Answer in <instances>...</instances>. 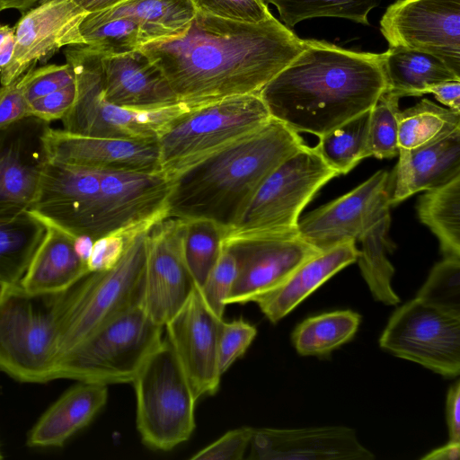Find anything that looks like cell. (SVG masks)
I'll return each mask as SVG.
<instances>
[{"instance_id": "4fadbf2b", "label": "cell", "mask_w": 460, "mask_h": 460, "mask_svg": "<svg viewBox=\"0 0 460 460\" xmlns=\"http://www.w3.org/2000/svg\"><path fill=\"white\" fill-rule=\"evenodd\" d=\"M392 180L379 170L349 192L299 219L297 235L320 252L358 241L390 216Z\"/></svg>"}, {"instance_id": "8992f818", "label": "cell", "mask_w": 460, "mask_h": 460, "mask_svg": "<svg viewBox=\"0 0 460 460\" xmlns=\"http://www.w3.org/2000/svg\"><path fill=\"white\" fill-rule=\"evenodd\" d=\"M339 175L314 147L304 146L262 181L238 218L226 230L222 244L244 238L297 234L305 207L323 185Z\"/></svg>"}, {"instance_id": "7bdbcfd3", "label": "cell", "mask_w": 460, "mask_h": 460, "mask_svg": "<svg viewBox=\"0 0 460 460\" xmlns=\"http://www.w3.org/2000/svg\"><path fill=\"white\" fill-rule=\"evenodd\" d=\"M256 334V328L242 318L230 322L223 320L217 344L218 367L221 375L245 353Z\"/></svg>"}, {"instance_id": "11a10c76", "label": "cell", "mask_w": 460, "mask_h": 460, "mask_svg": "<svg viewBox=\"0 0 460 460\" xmlns=\"http://www.w3.org/2000/svg\"><path fill=\"white\" fill-rule=\"evenodd\" d=\"M5 9H16L20 12L29 10L33 4L40 0H2Z\"/></svg>"}, {"instance_id": "74e56055", "label": "cell", "mask_w": 460, "mask_h": 460, "mask_svg": "<svg viewBox=\"0 0 460 460\" xmlns=\"http://www.w3.org/2000/svg\"><path fill=\"white\" fill-rule=\"evenodd\" d=\"M400 97L385 91L370 109L367 151L378 159L398 155V111Z\"/></svg>"}, {"instance_id": "44dd1931", "label": "cell", "mask_w": 460, "mask_h": 460, "mask_svg": "<svg viewBox=\"0 0 460 460\" xmlns=\"http://www.w3.org/2000/svg\"><path fill=\"white\" fill-rule=\"evenodd\" d=\"M249 459L371 460L375 456L352 429L324 426L305 429H253Z\"/></svg>"}, {"instance_id": "d4e9b609", "label": "cell", "mask_w": 460, "mask_h": 460, "mask_svg": "<svg viewBox=\"0 0 460 460\" xmlns=\"http://www.w3.org/2000/svg\"><path fill=\"white\" fill-rule=\"evenodd\" d=\"M42 221L46 225L45 235L20 281V286L31 295L64 292L89 273L86 263L75 250V236Z\"/></svg>"}, {"instance_id": "f1b7e54d", "label": "cell", "mask_w": 460, "mask_h": 460, "mask_svg": "<svg viewBox=\"0 0 460 460\" xmlns=\"http://www.w3.org/2000/svg\"><path fill=\"white\" fill-rule=\"evenodd\" d=\"M45 233V223L30 210L0 220V286L20 284Z\"/></svg>"}, {"instance_id": "e0dca14e", "label": "cell", "mask_w": 460, "mask_h": 460, "mask_svg": "<svg viewBox=\"0 0 460 460\" xmlns=\"http://www.w3.org/2000/svg\"><path fill=\"white\" fill-rule=\"evenodd\" d=\"M223 318L206 304L196 286L181 309L164 324L165 338L199 398L219 388L217 344Z\"/></svg>"}, {"instance_id": "277c9868", "label": "cell", "mask_w": 460, "mask_h": 460, "mask_svg": "<svg viewBox=\"0 0 460 460\" xmlns=\"http://www.w3.org/2000/svg\"><path fill=\"white\" fill-rule=\"evenodd\" d=\"M149 229L129 239L115 266L89 272L58 293L56 363L109 322L141 305Z\"/></svg>"}, {"instance_id": "d6986e66", "label": "cell", "mask_w": 460, "mask_h": 460, "mask_svg": "<svg viewBox=\"0 0 460 460\" xmlns=\"http://www.w3.org/2000/svg\"><path fill=\"white\" fill-rule=\"evenodd\" d=\"M49 123L29 117L0 131V220L31 209L48 160L42 135Z\"/></svg>"}, {"instance_id": "ba28073f", "label": "cell", "mask_w": 460, "mask_h": 460, "mask_svg": "<svg viewBox=\"0 0 460 460\" xmlns=\"http://www.w3.org/2000/svg\"><path fill=\"white\" fill-rule=\"evenodd\" d=\"M164 327L138 305L117 316L56 363L53 379L131 383L163 341Z\"/></svg>"}, {"instance_id": "83f0119b", "label": "cell", "mask_w": 460, "mask_h": 460, "mask_svg": "<svg viewBox=\"0 0 460 460\" xmlns=\"http://www.w3.org/2000/svg\"><path fill=\"white\" fill-rule=\"evenodd\" d=\"M383 68L386 91L400 98L421 96L428 87L436 84L460 81V75L438 58L400 47H389L383 53Z\"/></svg>"}, {"instance_id": "8d00e7d4", "label": "cell", "mask_w": 460, "mask_h": 460, "mask_svg": "<svg viewBox=\"0 0 460 460\" xmlns=\"http://www.w3.org/2000/svg\"><path fill=\"white\" fill-rule=\"evenodd\" d=\"M79 30L85 45L105 54L132 52L146 43L139 25L128 17L103 22H90L84 18Z\"/></svg>"}, {"instance_id": "2e32d148", "label": "cell", "mask_w": 460, "mask_h": 460, "mask_svg": "<svg viewBox=\"0 0 460 460\" xmlns=\"http://www.w3.org/2000/svg\"><path fill=\"white\" fill-rule=\"evenodd\" d=\"M222 246L233 253L237 267L226 305L254 302L320 252L297 234L238 239Z\"/></svg>"}, {"instance_id": "9a60e30c", "label": "cell", "mask_w": 460, "mask_h": 460, "mask_svg": "<svg viewBox=\"0 0 460 460\" xmlns=\"http://www.w3.org/2000/svg\"><path fill=\"white\" fill-rule=\"evenodd\" d=\"M184 219L166 217L146 234L141 306L163 327L196 287L184 259Z\"/></svg>"}, {"instance_id": "db71d44e", "label": "cell", "mask_w": 460, "mask_h": 460, "mask_svg": "<svg viewBox=\"0 0 460 460\" xmlns=\"http://www.w3.org/2000/svg\"><path fill=\"white\" fill-rule=\"evenodd\" d=\"M14 42V28L0 24V52Z\"/></svg>"}, {"instance_id": "ac0fdd59", "label": "cell", "mask_w": 460, "mask_h": 460, "mask_svg": "<svg viewBox=\"0 0 460 460\" xmlns=\"http://www.w3.org/2000/svg\"><path fill=\"white\" fill-rule=\"evenodd\" d=\"M87 14L74 0H44L20 18L10 62L0 69L1 85L20 78L63 47L84 44L79 26Z\"/></svg>"}, {"instance_id": "681fc988", "label": "cell", "mask_w": 460, "mask_h": 460, "mask_svg": "<svg viewBox=\"0 0 460 460\" xmlns=\"http://www.w3.org/2000/svg\"><path fill=\"white\" fill-rule=\"evenodd\" d=\"M432 93L448 109L460 113V81H447L428 87L424 94Z\"/></svg>"}, {"instance_id": "f907efd6", "label": "cell", "mask_w": 460, "mask_h": 460, "mask_svg": "<svg viewBox=\"0 0 460 460\" xmlns=\"http://www.w3.org/2000/svg\"><path fill=\"white\" fill-rule=\"evenodd\" d=\"M460 456V442L449 441L422 457L423 460H457Z\"/></svg>"}, {"instance_id": "603a6c76", "label": "cell", "mask_w": 460, "mask_h": 460, "mask_svg": "<svg viewBox=\"0 0 460 460\" xmlns=\"http://www.w3.org/2000/svg\"><path fill=\"white\" fill-rule=\"evenodd\" d=\"M398 155L391 206L460 175V129L424 147L399 150Z\"/></svg>"}, {"instance_id": "d6a6232c", "label": "cell", "mask_w": 460, "mask_h": 460, "mask_svg": "<svg viewBox=\"0 0 460 460\" xmlns=\"http://www.w3.org/2000/svg\"><path fill=\"white\" fill-rule=\"evenodd\" d=\"M390 216L384 217L358 240L362 249L357 261L375 299L387 305H394L400 302V298L391 285L394 268L386 257L390 250Z\"/></svg>"}, {"instance_id": "ffe728a7", "label": "cell", "mask_w": 460, "mask_h": 460, "mask_svg": "<svg viewBox=\"0 0 460 460\" xmlns=\"http://www.w3.org/2000/svg\"><path fill=\"white\" fill-rule=\"evenodd\" d=\"M48 160L100 169L160 172L156 140L89 137L47 126L42 135Z\"/></svg>"}, {"instance_id": "cb8c5ba5", "label": "cell", "mask_w": 460, "mask_h": 460, "mask_svg": "<svg viewBox=\"0 0 460 460\" xmlns=\"http://www.w3.org/2000/svg\"><path fill=\"white\" fill-rule=\"evenodd\" d=\"M355 242H348L320 252L298 266L279 286L258 297L264 315L276 323L333 275L358 260Z\"/></svg>"}, {"instance_id": "e575fe53", "label": "cell", "mask_w": 460, "mask_h": 460, "mask_svg": "<svg viewBox=\"0 0 460 460\" xmlns=\"http://www.w3.org/2000/svg\"><path fill=\"white\" fill-rule=\"evenodd\" d=\"M184 220V259L196 286L200 288L220 255L226 228L208 218Z\"/></svg>"}, {"instance_id": "816d5d0a", "label": "cell", "mask_w": 460, "mask_h": 460, "mask_svg": "<svg viewBox=\"0 0 460 460\" xmlns=\"http://www.w3.org/2000/svg\"><path fill=\"white\" fill-rule=\"evenodd\" d=\"M87 13L104 10L126 0H74Z\"/></svg>"}, {"instance_id": "7402d4cb", "label": "cell", "mask_w": 460, "mask_h": 460, "mask_svg": "<svg viewBox=\"0 0 460 460\" xmlns=\"http://www.w3.org/2000/svg\"><path fill=\"white\" fill-rule=\"evenodd\" d=\"M102 90L117 106L154 110L180 103L162 71L140 49L102 54Z\"/></svg>"}, {"instance_id": "5bb4252c", "label": "cell", "mask_w": 460, "mask_h": 460, "mask_svg": "<svg viewBox=\"0 0 460 460\" xmlns=\"http://www.w3.org/2000/svg\"><path fill=\"white\" fill-rule=\"evenodd\" d=\"M380 31L389 47L431 54L460 75V0H397Z\"/></svg>"}, {"instance_id": "f546056e", "label": "cell", "mask_w": 460, "mask_h": 460, "mask_svg": "<svg viewBox=\"0 0 460 460\" xmlns=\"http://www.w3.org/2000/svg\"><path fill=\"white\" fill-rule=\"evenodd\" d=\"M417 213L438 237L445 257L460 258V175L426 190L418 201Z\"/></svg>"}, {"instance_id": "ab89813d", "label": "cell", "mask_w": 460, "mask_h": 460, "mask_svg": "<svg viewBox=\"0 0 460 460\" xmlns=\"http://www.w3.org/2000/svg\"><path fill=\"white\" fill-rule=\"evenodd\" d=\"M237 267L233 253L222 246L220 255L203 285L199 288L211 311L223 318L226 299L235 281Z\"/></svg>"}, {"instance_id": "9f6ffc18", "label": "cell", "mask_w": 460, "mask_h": 460, "mask_svg": "<svg viewBox=\"0 0 460 460\" xmlns=\"http://www.w3.org/2000/svg\"><path fill=\"white\" fill-rule=\"evenodd\" d=\"M3 10H5V6H4L3 1L0 0V12H2Z\"/></svg>"}, {"instance_id": "f5cc1de1", "label": "cell", "mask_w": 460, "mask_h": 460, "mask_svg": "<svg viewBox=\"0 0 460 460\" xmlns=\"http://www.w3.org/2000/svg\"><path fill=\"white\" fill-rule=\"evenodd\" d=\"M94 240L86 235L75 236L74 245L75 250L79 258L87 263L90 257ZM87 265V264H86Z\"/></svg>"}, {"instance_id": "f35d334b", "label": "cell", "mask_w": 460, "mask_h": 460, "mask_svg": "<svg viewBox=\"0 0 460 460\" xmlns=\"http://www.w3.org/2000/svg\"><path fill=\"white\" fill-rule=\"evenodd\" d=\"M416 298L460 318V258L447 256L437 263Z\"/></svg>"}, {"instance_id": "7dc6e473", "label": "cell", "mask_w": 460, "mask_h": 460, "mask_svg": "<svg viewBox=\"0 0 460 460\" xmlns=\"http://www.w3.org/2000/svg\"><path fill=\"white\" fill-rule=\"evenodd\" d=\"M31 117L30 103L19 84V78L0 86V131Z\"/></svg>"}, {"instance_id": "f6af8a7d", "label": "cell", "mask_w": 460, "mask_h": 460, "mask_svg": "<svg viewBox=\"0 0 460 460\" xmlns=\"http://www.w3.org/2000/svg\"><path fill=\"white\" fill-rule=\"evenodd\" d=\"M142 231L145 230L118 231L94 240L86 263L89 272L106 270L115 266L121 258L129 239Z\"/></svg>"}, {"instance_id": "7c38bea8", "label": "cell", "mask_w": 460, "mask_h": 460, "mask_svg": "<svg viewBox=\"0 0 460 460\" xmlns=\"http://www.w3.org/2000/svg\"><path fill=\"white\" fill-rule=\"evenodd\" d=\"M380 347L446 377L460 373V318L414 298L391 315Z\"/></svg>"}, {"instance_id": "4316f807", "label": "cell", "mask_w": 460, "mask_h": 460, "mask_svg": "<svg viewBox=\"0 0 460 460\" xmlns=\"http://www.w3.org/2000/svg\"><path fill=\"white\" fill-rule=\"evenodd\" d=\"M196 13L191 0H126L112 7L89 13L84 19L103 22L120 17L130 18L139 25L148 43L182 33Z\"/></svg>"}, {"instance_id": "bcb514c9", "label": "cell", "mask_w": 460, "mask_h": 460, "mask_svg": "<svg viewBox=\"0 0 460 460\" xmlns=\"http://www.w3.org/2000/svg\"><path fill=\"white\" fill-rule=\"evenodd\" d=\"M77 98L76 80L75 83L42 96L30 103L31 117L49 124L62 119L74 106Z\"/></svg>"}, {"instance_id": "3957f363", "label": "cell", "mask_w": 460, "mask_h": 460, "mask_svg": "<svg viewBox=\"0 0 460 460\" xmlns=\"http://www.w3.org/2000/svg\"><path fill=\"white\" fill-rule=\"evenodd\" d=\"M305 146L297 132L271 118L173 179L167 217L208 218L226 230L268 175Z\"/></svg>"}, {"instance_id": "6f0895ef", "label": "cell", "mask_w": 460, "mask_h": 460, "mask_svg": "<svg viewBox=\"0 0 460 460\" xmlns=\"http://www.w3.org/2000/svg\"><path fill=\"white\" fill-rule=\"evenodd\" d=\"M4 288L5 287L0 286V297H1L2 294H3V292H4Z\"/></svg>"}, {"instance_id": "5b68a950", "label": "cell", "mask_w": 460, "mask_h": 460, "mask_svg": "<svg viewBox=\"0 0 460 460\" xmlns=\"http://www.w3.org/2000/svg\"><path fill=\"white\" fill-rule=\"evenodd\" d=\"M271 119L259 93L192 106L158 135L160 172L170 179L246 137Z\"/></svg>"}, {"instance_id": "4dcf8cb0", "label": "cell", "mask_w": 460, "mask_h": 460, "mask_svg": "<svg viewBox=\"0 0 460 460\" xmlns=\"http://www.w3.org/2000/svg\"><path fill=\"white\" fill-rule=\"evenodd\" d=\"M399 150H412L431 145L460 129V113L428 99L398 114Z\"/></svg>"}, {"instance_id": "52a82bcc", "label": "cell", "mask_w": 460, "mask_h": 460, "mask_svg": "<svg viewBox=\"0 0 460 460\" xmlns=\"http://www.w3.org/2000/svg\"><path fill=\"white\" fill-rule=\"evenodd\" d=\"M102 54L85 44L66 47L65 55L75 75L77 98L61 119L65 130L97 137L156 140L172 119L192 107L180 102L154 110H135L111 103L102 90Z\"/></svg>"}, {"instance_id": "680465c9", "label": "cell", "mask_w": 460, "mask_h": 460, "mask_svg": "<svg viewBox=\"0 0 460 460\" xmlns=\"http://www.w3.org/2000/svg\"><path fill=\"white\" fill-rule=\"evenodd\" d=\"M2 458H3V456H2L1 451H0V459H2Z\"/></svg>"}, {"instance_id": "7a4b0ae2", "label": "cell", "mask_w": 460, "mask_h": 460, "mask_svg": "<svg viewBox=\"0 0 460 460\" xmlns=\"http://www.w3.org/2000/svg\"><path fill=\"white\" fill-rule=\"evenodd\" d=\"M385 91L383 53L311 39L259 94L271 118L319 137L369 111Z\"/></svg>"}, {"instance_id": "c3c4849f", "label": "cell", "mask_w": 460, "mask_h": 460, "mask_svg": "<svg viewBox=\"0 0 460 460\" xmlns=\"http://www.w3.org/2000/svg\"><path fill=\"white\" fill-rule=\"evenodd\" d=\"M449 441L460 442V382L450 386L446 402Z\"/></svg>"}, {"instance_id": "d590c367", "label": "cell", "mask_w": 460, "mask_h": 460, "mask_svg": "<svg viewBox=\"0 0 460 460\" xmlns=\"http://www.w3.org/2000/svg\"><path fill=\"white\" fill-rule=\"evenodd\" d=\"M274 4L284 25L291 29L314 17H337L368 25V13L377 0H262Z\"/></svg>"}, {"instance_id": "60d3db41", "label": "cell", "mask_w": 460, "mask_h": 460, "mask_svg": "<svg viewBox=\"0 0 460 460\" xmlns=\"http://www.w3.org/2000/svg\"><path fill=\"white\" fill-rule=\"evenodd\" d=\"M75 82V75L68 62L33 67L19 78V84L29 103Z\"/></svg>"}, {"instance_id": "484cf974", "label": "cell", "mask_w": 460, "mask_h": 460, "mask_svg": "<svg viewBox=\"0 0 460 460\" xmlns=\"http://www.w3.org/2000/svg\"><path fill=\"white\" fill-rule=\"evenodd\" d=\"M107 386L78 382L70 387L34 424L27 444L35 447H62L104 407L108 400Z\"/></svg>"}, {"instance_id": "6da1fadb", "label": "cell", "mask_w": 460, "mask_h": 460, "mask_svg": "<svg viewBox=\"0 0 460 460\" xmlns=\"http://www.w3.org/2000/svg\"><path fill=\"white\" fill-rule=\"evenodd\" d=\"M300 39L274 16L257 22L197 11L181 34L140 48L189 106L259 93L302 50Z\"/></svg>"}, {"instance_id": "ee69618b", "label": "cell", "mask_w": 460, "mask_h": 460, "mask_svg": "<svg viewBox=\"0 0 460 460\" xmlns=\"http://www.w3.org/2000/svg\"><path fill=\"white\" fill-rule=\"evenodd\" d=\"M253 433V428L241 427L227 431L218 439L195 453L192 460H240L243 457Z\"/></svg>"}, {"instance_id": "8fae6325", "label": "cell", "mask_w": 460, "mask_h": 460, "mask_svg": "<svg viewBox=\"0 0 460 460\" xmlns=\"http://www.w3.org/2000/svg\"><path fill=\"white\" fill-rule=\"evenodd\" d=\"M58 293L31 295L20 284L0 297V370L27 383L52 381Z\"/></svg>"}, {"instance_id": "9c48e42d", "label": "cell", "mask_w": 460, "mask_h": 460, "mask_svg": "<svg viewBox=\"0 0 460 460\" xmlns=\"http://www.w3.org/2000/svg\"><path fill=\"white\" fill-rule=\"evenodd\" d=\"M131 384L136 394L137 429L146 447L168 451L190 438L196 426L198 397L165 337Z\"/></svg>"}, {"instance_id": "1f68e13d", "label": "cell", "mask_w": 460, "mask_h": 460, "mask_svg": "<svg viewBox=\"0 0 460 460\" xmlns=\"http://www.w3.org/2000/svg\"><path fill=\"white\" fill-rule=\"evenodd\" d=\"M359 323L360 315L350 310L324 313L299 323L292 341L302 356H324L350 341Z\"/></svg>"}, {"instance_id": "b9f144b4", "label": "cell", "mask_w": 460, "mask_h": 460, "mask_svg": "<svg viewBox=\"0 0 460 460\" xmlns=\"http://www.w3.org/2000/svg\"><path fill=\"white\" fill-rule=\"evenodd\" d=\"M199 13L215 17L257 23L272 17L262 0H191Z\"/></svg>"}, {"instance_id": "30bf717a", "label": "cell", "mask_w": 460, "mask_h": 460, "mask_svg": "<svg viewBox=\"0 0 460 460\" xmlns=\"http://www.w3.org/2000/svg\"><path fill=\"white\" fill-rule=\"evenodd\" d=\"M173 180L162 172L100 170V181L65 229L93 240L118 231L146 230L168 214Z\"/></svg>"}, {"instance_id": "836d02e7", "label": "cell", "mask_w": 460, "mask_h": 460, "mask_svg": "<svg viewBox=\"0 0 460 460\" xmlns=\"http://www.w3.org/2000/svg\"><path fill=\"white\" fill-rule=\"evenodd\" d=\"M370 110L319 137L314 149L332 169L346 174L368 157L367 135Z\"/></svg>"}]
</instances>
